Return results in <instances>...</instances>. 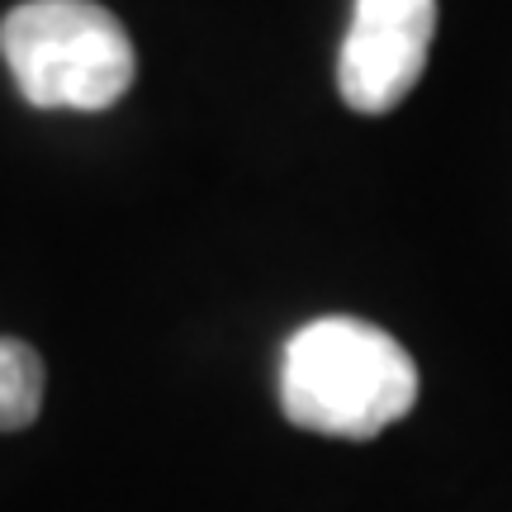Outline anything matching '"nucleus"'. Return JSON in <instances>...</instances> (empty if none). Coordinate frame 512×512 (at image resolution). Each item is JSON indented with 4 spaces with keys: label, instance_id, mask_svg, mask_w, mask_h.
Instances as JSON below:
<instances>
[{
    "label": "nucleus",
    "instance_id": "4",
    "mask_svg": "<svg viewBox=\"0 0 512 512\" xmlns=\"http://www.w3.org/2000/svg\"><path fill=\"white\" fill-rule=\"evenodd\" d=\"M43 413V356L19 337H0V432H24Z\"/></svg>",
    "mask_w": 512,
    "mask_h": 512
},
{
    "label": "nucleus",
    "instance_id": "3",
    "mask_svg": "<svg viewBox=\"0 0 512 512\" xmlns=\"http://www.w3.org/2000/svg\"><path fill=\"white\" fill-rule=\"evenodd\" d=\"M437 0H356L337 57V91L356 114H389L422 81Z\"/></svg>",
    "mask_w": 512,
    "mask_h": 512
},
{
    "label": "nucleus",
    "instance_id": "2",
    "mask_svg": "<svg viewBox=\"0 0 512 512\" xmlns=\"http://www.w3.org/2000/svg\"><path fill=\"white\" fill-rule=\"evenodd\" d=\"M0 53L34 110H110L138 57L124 24L95 0H24L0 19Z\"/></svg>",
    "mask_w": 512,
    "mask_h": 512
},
{
    "label": "nucleus",
    "instance_id": "1",
    "mask_svg": "<svg viewBox=\"0 0 512 512\" xmlns=\"http://www.w3.org/2000/svg\"><path fill=\"white\" fill-rule=\"evenodd\" d=\"M413 403H418V366L375 323L332 313L304 323L285 342L280 408L304 432L370 441L408 418Z\"/></svg>",
    "mask_w": 512,
    "mask_h": 512
}]
</instances>
